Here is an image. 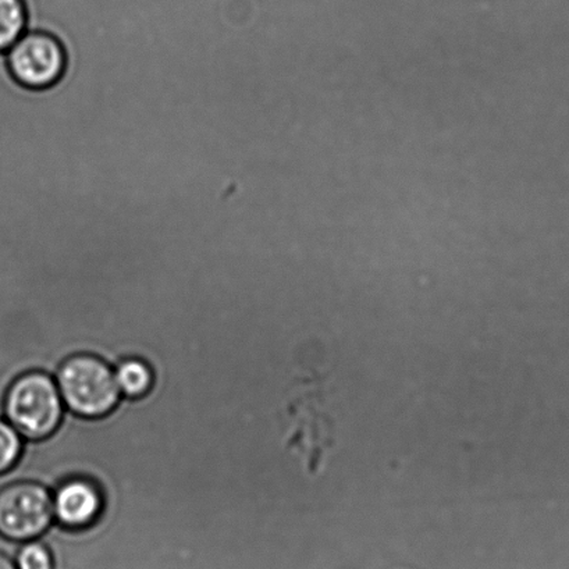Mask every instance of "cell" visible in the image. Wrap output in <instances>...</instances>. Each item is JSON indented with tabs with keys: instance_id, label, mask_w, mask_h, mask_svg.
Returning a JSON list of instances; mask_svg holds the SVG:
<instances>
[{
	"instance_id": "obj_1",
	"label": "cell",
	"mask_w": 569,
	"mask_h": 569,
	"mask_svg": "<svg viewBox=\"0 0 569 569\" xmlns=\"http://www.w3.org/2000/svg\"><path fill=\"white\" fill-rule=\"evenodd\" d=\"M64 402L57 380L40 370L19 376L4 396V416L30 440H43L62 423Z\"/></svg>"
},
{
	"instance_id": "obj_8",
	"label": "cell",
	"mask_w": 569,
	"mask_h": 569,
	"mask_svg": "<svg viewBox=\"0 0 569 569\" xmlns=\"http://www.w3.org/2000/svg\"><path fill=\"white\" fill-rule=\"evenodd\" d=\"M23 452V436L13 425L0 419V475L8 473L18 466Z\"/></svg>"
},
{
	"instance_id": "obj_6",
	"label": "cell",
	"mask_w": 569,
	"mask_h": 569,
	"mask_svg": "<svg viewBox=\"0 0 569 569\" xmlns=\"http://www.w3.org/2000/svg\"><path fill=\"white\" fill-rule=\"evenodd\" d=\"M114 379L120 393L132 400L147 396L154 382L153 370L140 358L123 359L114 369Z\"/></svg>"
},
{
	"instance_id": "obj_9",
	"label": "cell",
	"mask_w": 569,
	"mask_h": 569,
	"mask_svg": "<svg viewBox=\"0 0 569 569\" xmlns=\"http://www.w3.org/2000/svg\"><path fill=\"white\" fill-rule=\"evenodd\" d=\"M16 566L18 569H54L52 551L41 541H26L18 552Z\"/></svg>"
},
{
	"instance_id": "obj_7",
	"label": "cell",
	"mask_w": 569,
	"mask_h": 569,
	"mask_svg": "<svg viewBox=\"0 0 569 569\" xmlns=\"http://www.w3.org/2000/svg\"><path fill=\"white\" fill-rule=\"evenodd\" d=\"M27 31L23 0H0V53H7Z\"/></svg>"
},
{
	"instance_id": "obj_10",
	"label": "cell",
	"mask_w": 569,
	"mask_h": 569,
	"mask_svg": "<svg viewBox=\"0 0 569 569\" xmlns=\"http://www.w3.org/2000/svg\"><path fill=\"white\" fill-rule=\"evenodd\" d=\"M0 569H18V566H16V561L12 558L0 551Z\"/></svg>"
},
{
	"instance_id": "obj_2",
	"label": "cell",
	"mask_w": 569,
	"mask_h": 569,
	"mask_svg": "<svg viewBox=\"0 0 569 569\" xmlns=\"http://www.w3.org/2000/svg\"><path fill=\"white\" fill-rule=\"evenodd\" d=\"M57 385L64 407L81 418L107 417L120 402L114 370L102 358L88 353L66 359Z\"/></svg>"
},
{
	"instance_id": "obj_4",
	"label": "cell",
	"mask_w": 569,
	"mask_h": 569,
	"mask_svg": "<svg viewBox=\"0 0 569 569\" xmlns=\"http://www.w3.org/2000/svg\"><path fill=\"white\" fill-rule=\"evenodd\" d=\"M4 57L10 76L20 86L37 91L57 84L68 63L62 42L49 32L36 30H27Z\"/></svg>"
},
{
	"instance_id": "obj_5",
	"label": "cell",
	"mask_w": 569,
	"mask_h": 569,
	"mask_svg": "<svg viewBox=\"0 0 569 569\" xmlns=\"http://www.w3.org/2000/svg\"><path fill=\"white\" fill-rule=\"evenodd\" d=\"M52 497L54 519L66 529H87L101 518L103 496L93 480L87 478L64 480Z\"/></svg>"
},
{
	"instance_id": "obj_3",
	"label": "cell",
	"mask_w": 569,
	"mask_h": 569,
	"mask_svg": "<svg viewBox=\"0 0 569 569\" xmlns=\"http://www.w3.org/2000/svg\"><path fill=\"white\" fill-rule=\"evenodd\" d=\"M53 497L46 486L16 482L0 489V536L12 541L40 538L53 522Z\"/></svg>"
}]
</instances>
